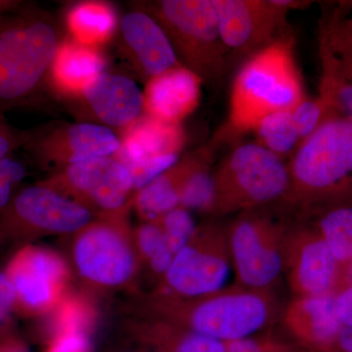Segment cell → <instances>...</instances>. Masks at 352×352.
<instances>
[{"label": "cell", "mask_w": 352, "mask_h": 352, "mask_svg": "<svg viewBox=\"0 0 352 352\" xmlns=\"http://www.w3.org/2000/svg\"><path fill=\"white\" fill-rule=\"evenodd\" d=\"M285 272L295 296L336 295L342 287V265L314 227L289 228Z\"/></svg>", "instance_id": "4fadbf2b"}, {"label": "cell", "mask_w": 352, "mask_h": 352, "mask_svg": "<svg viewBox=\"0 0 352 352\" xmlns=\"http://www.w3.org/2000/svg\"><path fill=\"white\" fill-rule=\"evenodd\" d=\"M229 57L245 59L291 34L287 16L307 2L292 0H212Z\"/></svg>", "instance_id": "30bf717a"}, {"label": "cell", "mask_w": 352, "mask_h": 352, "mask_svg": "<svg viewBox=\"0 0 352 352\" xmlns=\"http://www.w3.org/2000/svg\"><path fill=\"white\" fill-rule=\"evenodd\" d=\"M319 43L352 76V3H339L324 13Z\"/></svg>", "instance_id": "484cf974"}, {"label": "cell", "mask_w": 352, "mask_h": 352, "mask_svg": "<svg viewBox=\"0 0 352 352\" xmlns=\"http://www.w3.org/2000/svg\"><path fill=\"white\" fill-rule=\"evenodd\" d=\"M289 230L263 208L241 212L228 227L229 251L238 285L271 291L285 272Z\"/></svg>", "instance_id": "52a82bcc"}, {"label": "cell", "mask_w": 352, "mask_h": 352, "mask_svg": "<svg viewBox=\"0 0 352 352\" xmlns=\"http://www.w3.org/2000/svg\"><path fill=\"white\" fill-rule=\"evenodd\" d=\"M16 305L15 289L6 272L0 271V333L6 332Z\"/></svg>", "instance_id": "74e56055"}, {"label": "cell", "mask_w": 352, "mask_h": 352, "mask_svg": "<svg viewBox=\"0 0 352 352\" xmlns=\"http://www.w3.org/2000/svg\"><path fill=\"white\" fill-rule=\"evenodd\" d=\"M92 215L45 183L23 189L2 210L6 226L43 233L80 232L92 221Z\"/></svg>", "instance_id": "5bb4252c"}, {"label": "cell", "mask_w": 352, "mask_h": 352, "mask_svg": "<svg viewBox=\"0 0 352 352\" xmlns=\"http://www.w3.org/2000/svg\"><path fill=\"white\" fill-rule=\"evenodd\" d=\"M310 352H311V351H310ZM319 352H344V351H339V349H330V351H319Z\"/></svg>", "instance_id": "ee69618b"}, {"label": "cell", "mask_w": 352, "mask_h": 352, "mask_svg": "<svg viewBox=\"0 0 352 352\" xmlns=\"http://www.w3.org/2000/svg\"><path fill=\"white\" fill-rule=\"evenodd\" d=\"M17 305L31 314L50 311L66 295L69 277L64 259L52 250L28 247L18 252L6 271Z\"/></svg>", "instance_id": "9a60e30c"}, {"label": "cell", "mask_w": 352, "mask_h": 352, "mask_svg": "<svg viewBox=\"0 0 352 352\" xmlns=\"http://www.w3.org/2000/svg\"><path fill=\"white\" fill-rule=\"evenodd\" d=\"M27 139V131L14 129L0 115V162L10 157L15 150L24 148Z\"/></svg>", "instance_id": "8d00e7d4"}, {"label": "cell", "mask_w": 352, "mask_h": 352, "mask_svg": "<svg viewBox=\"0 0 352 352\" xmlns=\"http://www.w3.org/2000/svg\"><path fill=\"white\" fill-rule=\"evenodd\" d=\"M287 201L302 207L344 200L352 192V120L329 112L288 164Z\"/></svg>", "instance_id": "277c9868"}, {"label": "cell", "mask_w": 352, "mask_h": 352, "mask_svg": "<svg viewBox=\"0 0 352 352\" xmlns=\"http://www.w3.org/2000/svg\"><path fill=\"white\" fill-rule=\"evenodd\" d=\"M82 98L103 126L124 129L143 113L144 97L134 80L126 76L104 73L83 88Z\"/></svg>", "instance_id": "d6986e66"}, {"label": "cell", "mask_w": 352, "mask_h": 352, "mask_svg": "<svg viewBox=\"0 0 352 352\" xmlns=\"http://www.w3.org/2000/svg\"><path fill=\"white\" fill-rule=\"evenodd\" d=\"M326 206L314 227L344 266L352 261V201L344 199Z\"/></svg>", "instance_id": "d4e9b609"}, {"label": "cell", "mask_w": 352, "mask_h": 352, "mask_svg": "<svg viewBox=\"0 0 352 352\" xmlns=\"http://www.w3.org/2000/svg\"><path fill=\"white\" fill-rule=\"evenodd\" d=\"M212 177L214 215L264 208L274 201H287L289 193L288 164L256 142L233 148Z\"/></svg>", "instance_id": "8992f818"}, {"label": "cell", "mask_w": 352, "mask_h": 352, "mask_svg": "<svg viewBox=\"0 0 352 352\" xmlns=\"http://www.w3.org/2000/svg\"><path fill=\"white\" fill-rule=\"evenodd\" d=\"M53 320H51V339L65 333H85L89 335L94 325V305L83 296H64L53 308Z\"/></svg>", "instance_id": "f546056e"}, {"label": "cell", "mask_w": 352, "mask_h": 352, "mask_svg": "<svg viewBox=\"0 0 352 352\" xmlns=\"http://www.w3.org/2000/svg\"><path fill=\"white\" fill-rule=\"evenodd\" d=\"M124 217L102 215L76 236L73 251L76 268L97 286H122L138 272L140 258Z\"/></svg>", "instance_id": "ba28073f"}, {"label": "cell", "mask_w": 352, "mask_h": 352, "mask_svg": "<svg viewBox=\"0 0 352 352\" xmlns=\"http://www.w3.org/2000/svg\"><path fill=\"white\" fill-rule=\"evenodd\" d=\"M0 352H30L22 342L9 339L0 342Z\"/></svg>", "instance_id": "60d3db41"}, {"label": "cell", "mask_w": 352, "mask_h": 352, "mask_svg": "<svg viewBox=\"0 0 352 352\" xmlns=\"http://www.w3.org/2000/svg\"><path fill=\"white\" fill-rule=\"evenodd\" d=\"M61 41L52 16L32 4L0 15V110L36 98Z\"/></svg>", "instance_id": "7a4b0ae2"}, {"label": "cell", "mask_w": 352, "mask_h": 352, "mask_svg": "<svg viewBox=\"0 0 352 352\" xmlns=\"http://www.w3.org/2000/svg\"><path fill=\"white\" fill-rule=\"evenodd\" d=\"M212 145L189 153L138 190L133 197V206L139 217L146 222L156 221L173 208L179 207L185 182L199 166L212 160Z\"/></svg>", "instance_id": "44dd1931"}, {"label": "cell", "mask_w": 352, "mask_h": 352, "mask_svg": "<svg viewBox=\"0 0 352 352\" xmlns=\"http://www.w3.org/2000/svg\"><path fill=\"white\" fill-rule=\"evenodd\" d=\"M227 352H310L307 349L282 342L271 336L245 339L226 342Z\"/></svg>", "instance_id": "836d02e7"}, {"label": "cell", "mask_w": 352, "mask_h": 352, "mask_svg": "<svg viewBox=\"0 0 352 352\" xmlns=\"http://www.w3.org/2000/svg\"><path fill=\"white\" fill-rule=\"evenodd\" d=\"M22 163L11 157L0 162V210H3L11 200L14 185L24 178Z\"/></svg>", "instance_id": "e575fe53"}, {"label": "cell", "mask_w": 352, "mask_h": 352, "mask_svg": "<svg viewBox=\"0 0 352 352\" xmlns=\"http://www.w3.org/2000/svg\"><path fill=\"white\" fill-rule=\"evenodd\" d=\"M352 285V261L346 265L342 266V287Z\"/></svg>", "instance_id": "7bdbcfd3"}, {"label": "cell", "mask_w": 352, "mask_h": 352, "mask_svg": "<svg viewBox=\"0 0 352 352\" xmlns=\"http://www.w3.org/2000/svg\"><path fill=\"white\" fill-rule=\"evenodd\" d=\"M231 263L228 228L208 222L197 226L163 276L160 295L192 298L222 289Z\"/></svg>", "instance_id": "9c48e42d"}, {"label": "cell", "mask_w": 352, "mask_h": 352, "mask_svg": "<svg viewBox=\"0 0 352 352\" xmlns=\"http://www.w3.org/2000/svg\"><path fill=\"white\" fill-rule=\"evenodd\" d=\"M120 34L133 68L147 82L179 66L175 51L163 28L144 11H131L120 21Z\"/></svg>", "instance_id": "2e32d148"}, {"label": "cell", "mask_w": 352, "mask_h": 352, "mask_svg": "<svg viewBox=\"0 0 352 352\" xmlns=\"http://www.w3.org/2000/svg\"><path fill=\"white\" fill-rule=\"evenodd\" d=\"M153 311L161 320L229 342L249 338L270 325L276 317L277 302L271 291L237 285L198 298L159 295Z\"/></svg>", "instance_id": "3957f363"}, {"label": "cell", "mask_w": 352, "mask_h": 352, "mask_svg": "<svg viewBox=\"0 0 352 352\" xmlns=\"http://www.w3.org/2000/svg\"><path fill=\"white\" fill-rule=\"evenodd\" d=\"M321 76L319 94L331 112L352 120V76L319 43Z\"/></svg>", "instance_id": "4316f807"}, {"label": "cell", "mask_w": 352, "mask_h": 352, "mask_svg": "<svg viewBox=\"0 0 352 352\" xmlns=\"http://www.w3.org/2000/svg\"><path fill=\"white\" fill-rule=\"evenodd\" d=\"M212 160L199 166L190 175L183 187L179 207L186 210L212 214L214 204V185L210 163Z\"/></svg>", "instance_id": "4dcf8cb0"}, {"label": "cell", "mask_w": 352, "mask_h": 352, "mask_svg": "<svg viewBox=\"0 0 352 352\" xmlns=\"http://www.w3.org/2000/svg\"><path fill=\"white\" fill-rule=\"evenodd\" d=\"M335 307L342 327H352V285L344 287L336 294Z\"/></svg>", "instance_id": "f35d334b"}, {"label": "cell", "mask_w": 352, "mask_h": 352, "mask_svg": "<svg viewBox=\"0 0 352 352\" xmlns=\"http://www.w3.org/2000/svg\"><path fill=\"white\" fill-rule=\"evenodd\" d=\"M252 132L258 138L256 143L282 159L289 154L293 155L300 143L291 111L266 116Z\"/></svg>", "instance_id": "83f0119b"}, {"label": "cell", "mask_w": 352, "mask_h": 352, "mask_svg": "<svg viewBox=\"0 0 352 352\" xmlns=\"http://www.w3.org/2000/svg\"><path fill=\"white\" fill-rule=\"evenodd\" d=\"M203 82L193 72L179 66L146 82L143 113L168 124H182L201 100Z\"/></svg>", "instance_id": "ac0fdd59"}, {"label": "cell", "mask_w": 352, "mask_h": 352, "mask_svg": "<svg viewBox=\"0 0 352 352\" xmlns=\"http://www.w3.org/2000/svg\"><path fill=\"white\" fill-rule=\"evenodd\" d=\"M44 183L101 215L126 214L134 191L129 170L113 156L66 166Z\"/></svg>", "instance_id": "8fae6325"}, {"label": "cell", "mask_w": 352, "mask_h": 352, "mask_svg": "<svg viewBox=\"0 0 352 352\" xmlns=\"http://www.w3.org/2000/svg\"><path fill=\"white\" fill-rule=\"evenodd\" d=\"M120 146V138L110 127L76 122L28 131L24 149L41 166L64 168L95 157L113 156Z\"/></svg>", "instance_id": "7c38bea8"}, {"label": "cell", "mask_w": 352, "mask_h": 352, "mask_svg": "<svg viewBox=\"0 0 352 352\" xmlns=\"http://www.w3.org/2000/svg\"><path fill=\"white\" fill-rule=\"evenodd\" d=\"M65 18L69 38L91 47L109 43L120 27L115 8L103 1L78 2L69 7Z\"/></svg>", "instance_id": "603a6c76"}, {"label": "cell", "mask_w": 352, "mask_h": 352, "mask_svg": "<svg viewBox=\"0 0 352 352\" xmlns=\"http://www.w3.org/2000/svg\"><path fill=\"white\" fill-rule=\"evenodd\" d=\"M335 349H339L344 352H352V327L342 329Z\"/></svg>", "instance_id": "ab89813d"}, {"label": "cell", "mask_w": 352, "mask_h": 352, "mask_svg": "<svg viewBox=\"0 0 352 352\" xmlns=\"http://www.w3.org/2000/svg\"><path fill=\"white\" fill-rule=\"evenodd\" d=\"M289 34L245 58L231 87L227 131H252L270 113L292 111L307 98Z\"/></svg>", "instance_id": "6da1fadb"}, {"label": "cell", "mask_w": 352, "mask_h": 352, "mask_svg": "<svg viewBox=\"0 0 352 352\" xmlns=\"http://www.w3.org/2000/svg\"><path fill=\"white\" fill-rule=\"evenodd\" d=\"M329 109L320 96L303 99L291 111L292 119L295 124L300 142L311 135L325 119Z\"/></svg>", "instance_id": "d6a6232c"}, {"label": "cell", "mask_w": 352, "mask_h": 352, "mask_svg": "<svg viewBox=\"0 0 352 352\" xmlns=\"http://www.w3.org/2000/svg\"><path fill=\"white\" fill-rule=\"evenodd\" d=\"M120 140V149L113 157L129 168L150 157L179 156L186 138L182 124H168L149 116L141 115L122 129Z\"/></svg>", "instance_id": "ffe728a7"}, {"label": "cell", "mask_w": 352, "mask_h": 352, "mask_svg": "<svg viewBox=\"0 0 352 352\" xmlns=\"http://www.w3.org/2000/svg\"><path fill=\"white\" fill-rule=\"evenodd\" d=\"M133 240L140 261L147 264L154 274L163 277L175 254L166 243L161 226L156 221L145 222L133 233Z\"/></svg>", "instance_id": "f1b7e54d"}, {"label": "cell", "mask_w": 352, "mask_h": 352, "mask_svg": "<svg viewBox=\"0 0 352 352\" xmlns=\"http://www.w3.org/2000/svg\"><path fill=\"white\" fill-rule=\"evenodd\" d=\"M136 6L163 28L182 66L203 83L219 85L222 82L230 57L222 41L212 0H160Z\"/></svg>", "instance_id": "5b68a950"}, {"label": "cell", "mask_w": 352, "mask_h": 352, "mask_svg": "<svg viewBox=\"0 0 352 352\" xmlns=\"http://www.w3.org/2000/svg\"><path fill=\"white\" fill-rule=\"evenodd\" d=\"M23 4L24 2L19 0H0V15L12 12L16 9L20 8Z\"/></svg>", "instance_id": "b9f144b4"}, {"label": "cell", "mask_w": 352, "mask_h": 352, "mask_svg": "<svg viewBox=\"0 0 352 352\" xmlns=\"http://www.w3.org/2000/svg\"><path fill=\"white\" fill-rule=\"evenodd\" d=\"M141 333L149 352H227L226 342L161 319L146 324Z\"/></svg>", "instance_id": "cb8c5ba5"}, {"label": "cell", "mask_w": 352, "mask_h": 352, "mask_svg": "<svg viewBox=\"0 0 352 352\" xmlns=\"http://www.w3.org/2000/svg\"><path fill=\"white\" fill-rule=\"evenodd\" d=\"M105 69L106 59L99 48L83 45L71 38H63L48 71L45 85L62 96L76 98Z\"/></svg>", "instance_id": "7402d4cb"}, {"label": "cell", "mask_w": 352, "mask_h": 352, "mask_svg": "<svg viewBox=\"0 0 352 352\" xmlns=\"http://www.w3.org/2000/svg\"><path fill=\"white\" fill-rule=\"evenodd\" d=\"M156 222L161 226L166 243L175 256L188 244L197 229L189 210L182 207L173 208Z\"/></svg>", "instance_id": "1f68e13d"}, {"label": "cell", "mask_w": 352, "mask_h": 352, "mask_svg": "<svg viewBox=\"0 0 352 352\" xmlns=\"http://www.w3.org/2000/svg\"><path fill=\"white\" fill-rule=\"evenodd\" d=\"M282 322L289 336L308 351L335 349L342 327L335 295L295 296L285 308Z\"/></svg>", "instance_id": "e0dca14e"}, {"label": "cell", "mask_w": 352, "mask_h": 352, "mask_svg": "<svg viewBox=\"0 0 352 352\" xmlns=\"http://www.w3.org/2000/svg\"><path fill=\"white\" fill-rule=\"evenodd\" d=\"M46 352H92V344L87 333H65L52 338Z\"/></svg>", "instance_id": "d590c367"}]
</instances>
